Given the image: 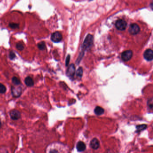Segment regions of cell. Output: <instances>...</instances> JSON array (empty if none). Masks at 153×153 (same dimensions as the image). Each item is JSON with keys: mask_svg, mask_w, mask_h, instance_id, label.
I'll return each instance as SVG.
<instances>
[{"mask_svg": "<svg viewBox=\"0 0 153 153\" xmlns=\"http://www.w3.org/2000/svg\"><path fill=\"white\" fill-rule=\"evenodd\" d=\"M47 149V152L49 153H59L66 152L67 148L65 146L61 143H56L49 145Z\"/></svg>", "mask_w": 153, "mask_h": 153, "instance_id": "cell-1", "label": "cell"}, {"mask_svg": "<svg viewBox=\"0 0 153 153\" xmlns=\"http://www.w3.org/2000/svg\"><path fill=\"white\" fill-rule=\"evenodd\" d=\"M93 43V37L91 35L87 36L83 43V48L84 49H88L92 45Z\"/></svg>", "mask_w": 153, "mask_h": 153, "instance_id": "cell-2", "label": "cell"}, {"mask_svg": "<svg viewBox=\"0 0 153 153\" xmlns=\"http://www.w3.org/2000/svg\"><path fill=\"white\" fill-rule=\"evenodd\" d=\"M11 94L14 98H19L22 93V89L21 87L11 86Z\"/></svg>", "mask_w": 153, "mask_h": 153, "instance_id": "cell-3", "label": "cell"}, {"mask_svg": "<svg viewBox=\"0 0 153 153\" xmlns=\"http://www.w3.org/2000/svg\"><path fill=\"white\" fill-rule=\"evenodd\" d=\"M127 24L124 20H118L115 23V27L118 30H124L127 28Z\"/></svg>", "mask_w": 153, "mask_h": 153, "instance_id": "cell-4", "label": "cell"}, {"mask_svg": "<svg viewBox=\"0 0 153 153\" xmlns=\"http://www.w3.org/2000/svg\"><path fill=\"white\" fill-rule=\"evenodd\" d=\"M10 117L13 120H17L21 117V114L18 110L13 109L11 110L9 113Z\"/></svg>", "mask_w": 153, "mask_h": 153, "instance_id": "cell-5", "label": "cell"}, {"mask_svg": "<svg viewBox=\"0 0 153 153\" xmlns=\"http://www.w3.org/2000/svg\"><path fill=\"white\" fill-rule=\"evenodd\" d=\"M133 56V52L131 50H126L122 53L121 59L123 61L127 62L131 59Z\"/></svg>", "mask_w": 153, "mask_h": 153, "instance_id": "cell-6", "label": "cell"}, {"mask_svg": "<svg viewBox=\"0 0 153 153\" xmlns=\"http://www.w3.org/2000/svg\"><path fill=\"white\" fill-rule=\"evenodd\" d=\"M140 31V28L138 24H132L130 25L129 28V32L132 35H136Z\"/></svg>", "mask_w": 153, "mask_h": 153, "instance_id": "cell-7", "label": "cell"}, {"mask_svg": "<svg viewBox=\"0 0 153 153\" xmlns=\"http://www.w3.org/2000/svg\"><path fill=\"white\" fill-rule=\"evenodd\" d=\"M51 39L53 42L58 43L62 39V35L59 31H56L52 34Z\"/></svg>", "mask_w": 153, "mask_h": 153, "instance_id": "cell-8", "label": "cell"}, {"mask_svg": "<svg viewBox=\"0 0 153 153\" xmlns=\"http://www.w3.org/2000/svg\"><path fill=\"white\" fill-rule=\"evenodd\" d=\"M75 65L73 64H71L70 65V66L68 67L67 70L66 74L69 78H73L74 76L75 73Z\"/></svg>", "mask_w": 153, "mask_h": 153, "instance_id": "cell-9", "label": "cell"}, {"mask_svg": "<svg viewBox=\"0 0 153 153\" xmlns=\"http://www.w3.org/2000/svg\"><path fill=\"white\" fill-rule=\"evenodd\" d=\"M144 58L148 61H151L153 60V52L151 49H148L144 53Z\"/></svg>", "mask_w": 153, "mask_h": 153, "instance_id": "cell-10", "label": "cell"}, {"mask_svg": "<svg viewBox=\"0 0 153 153\" xmlns=\"http://www.w3.org/2000/svg\"><path fill=\"white\" fill-rule=\"evenodd\" d=\"M90 145L93 149L96 150L98 149L100 146V143L98 139L94 138L90 141Z\"/></svg>", "mask_w": 153, "mask_h": 153, "instance_id": "cell-11", "label": "cell"}, {"mask_svg": "<svg viewBox=\"0 0 153 153\" xmlns=\"http://www.w3.org/2000/svg\"><path fill=\"white\" fill-rule=\"evenodd\" d=\"M76 149L79 152H83L86 149V145L82 141H79L77 144Z\"/></svg>", "mask_w": 153, "mask_h": 153, "instance_id": "cell-12", "label": "cell"}, {"mask_svg": "<svg viewBox=\"0 0 153 153\" xmlns=\"http://www.w3.org/2000/svg\"><path fill=\"white\" fill-rule=\"evenodd\" d=\"M24 82L25 84L28 87L33 86L34 84V82L33 79L30 76H27L26 78L25 79Z\"/></svg>", "mask_w": 153, "mask_h": 153, "instance_id": "cell-13", "label": "cell"}, {"mask_svg": "<svg viewBox=\"0 0 153 153\" xmlns=\"http://www.w3.org/2000/svg\"><path fill=\"white\" fill-rule=\"evenodd\" d=\"M94 113L95 114L98 115H102L104 113V110L102 107L100 106H97L94 110Z\"/></svg>", "mask_w": 153, "mask_h": 153, "instance_id": "cell-14", "label": "cell"}, {"mask_svg": "<svg viewBox=\"0 0 153 153\" xmlns=\"http://www.w3.org/2000/svg\"><path fill=\"white\" fill-rule=\"evenodd\" d=\"M12 81L13 84L15 86H19L21 84L20 79L18 78V77L15 76L13 77L12 78Z\"/></svg>", "mask_w": 153, "mask_h": 153, "instance_id": "cell-15", "label": "cell"}, {"mask_svg": "<svg viewBox=\"0 0 153 153\" xmlns=\"http://www.w3.org/2000/svg\"><path fill=\"white\" fill-rule=\"evenodd\" d=\"M83 73V70L82 67H79L76 72V76H78L79 78H81L82 76Z\"/></svg>", "mask_w": 153, "mask_h": 153, "instance_id": "cell-16", "label": "cell"}, {"mask_svg": "<svg viewBox=\"0 0 153 153\" xmlns=\"http://www.w3.org/2000/svg\"><path fill=\"white\" fill-rule=\"evenodd\" d=\"M146 128H147V125L146 124H141V125L137 126L136 127L138 132H140L141 131L145 129Z\"/></svg>", "mask_w": 153, "mask_h": 153, "instance_id": "cell-17", "label": "cell"}, {"mask_svg": "<svg viewBox=\"0 0 153 153\" xmlns=\"http://www.w3.org/2000/svg\"><path fill=\"white\" fill-rule=\"evenodd\" d=\"M6 91V88L3 84L0 83V94H4Z\"/></svg>", "mask_w": 153, "mask_h": 153, "instance_id": "cell-18", "label": "cell"}, {"mask_svg": "<svg viewBox=\"0 0 153 153\" xmlns=\"http://www.w3.org/2000/svg\"><path fill=\"white\" fill-rule=\"evenodd\" d=\"M153 99L152 98H151L149 100V101L147 102L148 106L149 108V109H150V110H152V109H153Z\"/></svg>", "mask_w": 153, "mask_h": 153, "instance_id": "cell-19", "label": "cell"}, {"mask_svg": "<svg viewBox=\"0 0 153 153\" xmlns=\"http://www.w3.org/2000/svg\"><path fill=\"white\" fill-rule=\"evenodd\" d=\"M38 47L39 49L40 50H43L44 49L45 47V43L44 42H40L38 44Z\"/></svg>", "mask_w": 153, "mask_h": 153, "instance_id": "cell-20", "label": "cell"}, {"mask_svg": "<svg viewBox=\"0 0 153 153\" xmlns=\"http://www.w3.org/2000/svg\"><path fill=\"white\" fill-rule=\"evenodd\" d=\"M16 48L19 50H23L24 49V46L23 44L20 43L17 44H16Z\"/></svg>", "mask_w": 153, "mask_h": 153, "instance_id": "cell-21", "label": "cell"}, {"mask_svg": "<svg viewBox=\"0 0 153 153\" xmlns=\"http://www.w3.org/2000/svg\"><path fill=\"white\" fill-rule=\"evenodd\" d=\"M9 57L10 58V59L11 60H13V59H14L15 57V54L13 52V51H11L10 52V55H9Z\"/></svg>", "mask_w": 153, "mask_h": 153, "instance_id": "cell-22", "label": "cell"}, {"mask_svg": "<svg viewBox=\"0 0 153 153\" xmlns=\"http://www.w3.org/2000/svg\"><path fill=\"white\" fill-rule=\"evenodd\" d=\"M10 27L13 29H15L16 28H18L19 25L16 24H14V23H11L10 24Z\"/></svg>", "mask_w": 153, "mask_h": 153, "instance_id": "cell-23", "label": "cell"}, {"mask_svg": "<svg viewBox=\"0 0 153 153\" xmlns=\"http://www.w3.org/2000/svg\"><path fill=\"white\" fill-rule=\"evenodd\" d=\"M70 55H68V56L67 57L66 60V66H68L69 63V61H70Z\"/></svg>", "mask_w": 153, "mask_h": 153, "instance_id": "cell-24", "label": "cell"}, {"mask_svg": "<svg viewBox=\"0 0 153 153\" xmlns=\"http://www.w3.org/2000/svg\"><path fill=\"white\" fill-rule=\"evenodd\" d=\"M1 122H0V128H1Z\"/></svg>", "mask_w": 153, "mask_h": 153, "instance_id": "cell-25", "label": "cell"}]
</instances>
